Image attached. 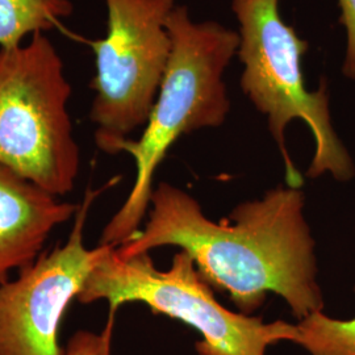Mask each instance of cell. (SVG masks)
I'll return each instance as SVG.
<instances>
[{
	"label": "cell",
	"instance_id": "obj_1",
	"mask_svg": "<svg viewBox=\"0 0 355 355\" xmlns=\"http://www.w3.org/2000/svg\"><path fill=\"white\" fill-rule=\"evenodd\" d=\"M303 207L302 191L279 187L215 223L189 193L161 183L153 189L145 228L114 253L128 259L154 248L179 246L204 279L228 292L242 312H253L274 292L303 320L324 305Z\"/></svg>",
	"mask_w": 355,
	"mask_h": 355
},
{
	"label": "cell",
	"instance_id": "obj_2",
	"mask_svg": "<svg viewBox=\"0 0 355 355\" xmlns=\"http://www.w3.org/2000/svg\"><path fill=\"white\" fill-rule=\"evenodd\" d=\"M166 28L173 48L149 120L139 140L120 146L136 162V179L103 230L101 245L117 248L140 230L150 207L154 174L174 142L196 129L220 127L229 112L223 76L239 51L240 35L215 21L193 23L184 6L174 7Z\"/></svg>",
	"mask_w": 355,
	"mask_h": 355
},
{
	"label": "cell",
	"instance_id": "obj_3",
	"mask_svg": "<svg viewBox=\"0 0 355 355\" xmlns=\"http://www.w3.org/2000/svg\"><path fill=\"white\" fill-rule=\"evenodd\" d=\"M279 1L232 0V10L240 23L237 53L243 64L242 91L258 111L266 114L291 189H299L303 183L284 139L286 128L295 119L306 123L316 142L308 177L329 171L337 180H349L354 175V165L331 125L327 83L322 80L313 92L305 87L302 58L308 51V42L284 23Z\"/></svg>",
	"mask_w": 355,
	"mask_h": 355
},
{
	"label": "cell",
	"instance_id": "obj_4",
	"mask_svg": "<svg viewBox=\"0 0 355 355\" xmlns=\"http://www.w3.org/2000/svg\"><path fill=\"white\" fill-rule=\"evenodd\" d=\"M71 94L48 35L0 49V165L60 198L74 190L80 167Z\"/></svg>",
	"mask_w": 355,
	"mask_h": 355
},
{
	"label": "cell",
	"instance_id": "obj_5",
	"mask_svg": "<svg viewBox=\"0 0 355 355\" xmlns=\"http://www.w3.org/2000/svg\"><path fill=\"white\" fill-rule=\"evenodd\" d=\"M105 300L110 321L104 334L111 340L116 311L125 303H144L153 312L177 318L198 330L199 355H266L268 346L296 338V325L284 321L266 324L262 318L228 311L216 300L186 252L173 258L166 271L154 266L149 253L123 259L111 248L92 270L78 302Z\"/></svg>",
	"mask_w": 355,
	"mask_h": 355
},
{
	"label": "cell",
	"instance_id": "obj_6",
	"mask_svg": "<svg viewBox=\"0 0 355 355\" xmlns=\"http://www.w3.org/2000/svg\"><path fill=\"white\" fill-rule=\"evenodd\" d=\"M104 3L107 33L89 42L95 55L89 120L96 146L117 154L121 144L149 120L173 48L166 19L175 0Z\"/></svg>",
	"mask_w": 355,
	"mask_h": 355
},
{
	"label": "cell",
	"instance_id": "obj_7",
	"mask_svg": "<svg viewBox=\"0 0 355 355\" xmlns=\"http://www.w3.org/2000/svg\"><path fill=\"white\" fill-rule=\"evenodd\" d=\"M101 191L89 190L64 245L41 254L16 279L0 284V355H64L58 330L89 274L114 248L85 245L89 207Z\"/></svg>",
	"mask_w": 355,
	"mask_h": 355
},
{
	"label": "cell",
	"instance_id": "obj_8",
	"mask_svg": "<svg viewBox=\"0 0 355 355\" xmlns=\"http://www.w3.org/2000/svg\"><path fill=\"white\" fill-rule=\"evenodd\" d=\"M78 208L0 165V284L35 262L51 232Z\"/></svg>",
	"mask_w": 355,
	"mask_h": 355
},
{
	"label": "cell",
	"instance_id": "obj_9",
	"mask_svg": "<svg viewBox=\"0 0 355 355\" xmlns=\"http://www.w3.org/2000/svg\"><path fill=\"white\" fill-rule=\"evenodd\" d=\"M73 13L71 0H0V49L61 28Z\"/></svg>",
	"mask_w": 355,
	"mask_h": 355
},
{
	"label": "cell",
	"instance_id": "obj_10",
	"mask_svg": "<svg viewBox=\"0 0 355 355\" xmlns=\"http://www.w3.org/2000/svg\"><path fill=\"white\" fill-rule=\"evenodd\" d=\"M295 343L311 355H355V318L336 320L321 311L300 320Z\"/></svg>",
	"mask_w": 355,
	"mask_h": 355
},
{
	"label": "cell",
	"instance_id": "obj_11",
	"mask_svg": "<svg viewBox=\"0 0 355 355\" xmlns=\"http://www.w3.org/2000/svg\"><path fill=\"white\" fill-rule=\"evenodd\" d=\"M111 341L104 334L78 330L69 340L64 355H110Z\"/></svg>",
	"mask_w": 355,
	"mask_h": 355
},
{
	"label": "cell",
	"instance_id": "obj_12",
	"mask_svg": "<svg viewBox=\"0 0 355 355\" xmlns=\"http://www.w3.org/2000/svg\"><path fill=\"white\" fill-rule=\"evenodd\" d=\"M341 8L340 24L347 35V48L343 71L347 78L355 79V0H338Z\"/></svg>",
	"mask_w": 355,
	"mask_h": 355
}]
</instances>
